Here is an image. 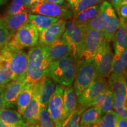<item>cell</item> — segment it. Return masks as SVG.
I'll return each mask as SVG.
<instances>
[{
	"label": "cell",
	"instance_id": "44dd1931",
	"mask_svg": "<svg viewBox=\"0 0 127 127\" xmlns=\"http://www.w3.org/2000/svg\"><path fill=\"white\" fill-rule=\"evenodd\" d=\"M35 87L36 84L26 83L18 95L16 101V105L18 112L22 115L34 95Z\"/></svg>",
	"mask_w": 127,
	"mask_h": 127
},
{
	"label": "cell",
	"instance_id": "7bdbcfd3",
	"mask_svg": "<svg viewBox=\"0 0 127 127\" xmlns=\"http://www.w3.org/2000/svg\"><path fill=\"white\" fill-rule=\"evenodd\" d=\"M4 86H0V109L3 108V94H4Z\"/></svg>",
	"mask_w": 127,
	"mask_h": 127
},
{
	"label": "cell",
	"instance_id": "4316f807",
	"mask_svg": "<svg viewBox=\"0 0 127 127\" xmlns=\"http://www.w3.org/2000/svg\"><path fill=\"white\" fill-rule=\"evenodd\" d=\"M127 75H109L107 80L108 89L114 95L123 94L127 95Z\"/></svg>",
	"mask_w": 127,
	"mask_h": 127
},
{
	"label": "cell",
	"instance_id": "83f0119b",
	"mask_svg": "<svg viewBox=\"0 0 127 127\" xmlns=\"http://www.w3.org/2000/svg\"><path fill=\"white\" fill-rule=\"evenodd\" d=\"M58 20L59 18L34 14L31 12L28 15V23L34 25L38 31L48 28Z\"/></svg>",
	"mask_w": 127,
	"mask_h": 127
},
{
	"label": "cell",
	"instance_id": "d590c367",
	"mask_svg": "<svg viewBox=\"0 0 127 127\" xmlns=\"http://www.w3.org/2000/svg\"><path fill=\"white\" fill-rule=\"evenodd\" d=\"M11 38L9 31L0 23V50L7 45Z\"/></svg>",
	"mask_w": 127,
	"mask_h": 127
},
{
	"label": "cell",
	"instance_id": "8992f818",
	"mask_svg": "<svg viewBox=\"0 0 127 127\" xmlns=\"http://www.w3.org/2000/svg\"><path fill=\"white\" fill-rule=\"evenodd\" d=\"M113 57L110 42L105 39L99 50L93 58L97 77L106 79L109 77L111 74Z\"/></svg>",
	"mask_w": 127,
	"mask_h": 127
},
{
	"label": "cell",
	"instance_id": "d6a6232c",
	"mask_svg": "<svg viewBox=\"0 0 127 127\" xmlns=\"http://www.w3.org/2000/svg\"><path fill=\"white\" fill-rule=\"evenodd\" d=\"M104 1L105 0H81L80 2L72 9V11L74 14L78 13L95 5H99V4Z\"/></svg>",
	"mask_w": 127,
	"mask_h": 127
},
{
	"label": "cell",
	"instance_id": "484cf974",
	"mask_svg": "<svg viewBox=\"0 0 127 127\" xmlns=\"http://www.w3.org/2000/svg\"><path fill=\"white\" fill-rule=\"evenodd\" d=\"M99 5H95L82 11L77 14H74L71 20L75 24L84 27L86 24L97 15L99 12Z\"/></svg>",
	"mask_w": 127,
	"mask_h": 127
},
{
	"label": "cell",
	"instance_id": "f6af8a7d",
	"mask_svg": "<svg viewBox=\"0 0 127 127\" xmlns=\"http://www.w3.org/2000/svg\"><path fill=\"white\" fill-rule=\"evenodd\" d=\"M0 127H21L12 126V125H7V124H6L4 123L3 122H2L1 120H0Z\"/></svg>",
	"mask_w": 127,
	"mask_h": 127
},
{
	"label": "cell",
	"instance_id": "836d02e7",
	"mask_svg": "<svg viewBox=\"0 0 127 127\" xmlns=\"http://www.w3.org/2000/svg\"><path fill=\"white\" fill-rule=\"evenodd\" d=\"M39 124L41 127H56L53 120L51 118L50 114L47 111V108H40L39 111Z\"/></svg>",
	"mask_w": 127,
	"mask_h": 127
},
{
	"label": "cell",
	"instance_id": "6da1fadb",
	"mask_svg": "<svg viewBox=\"0 0 127 127\" xmlns=\"http://www.w3.org/2000/svg\"><path fill=\"white\" fill-rule=\"evenodd\" d=\"M78 61L69 55L50 63L46 75L63 86L72 85L77 74Z\"/></svg>",
	"mask_w": 127,
	"mask_h": 127
},
{
	"label": "cell",
	"instance_id": "1f68e13d",
	"mask_svg": "<svg viewBox=\"0 0 127 127\" xmlns=\"http://www.w3.org/2000/svg\"><path fill=\"white\" fill-rule=\"evenodd\" d=\"M27 11H30V10L25 7L22 0H12L5 15H12Z\"/></svg>",
	"mask_w": 127,
	"mask_h": 127
},
{
	"label": "cell",
	"instance_id": "8fae6325",
	"mask_svg": "<svg viewBox=\"0 0 127 127\" xmlns=\"http://www.w3.org/2000/svg\"><path fill=\"white\" fill-rule=\"evenodd\" d=\"M8 47L10 48V69L12 81L24 80L28 65L27 54L23 50Z\"/></svg>",
	"mask_w": 127,
	"mask_h": 127
},
{
	"label": "cell",
	"instance_id": "cb8c5ba5",
	"mask_svg": "<svg viewBox=\"0 0 127 127\" xmlns=\"http://www.w3.org/2000/svg\"><path fill=\"white\" fill-rule=\"evenodd\" d=\"M101 111L95 106L84 109L81 115L79 127H88L95 124L102 117Z\"/></svg>",
	"mask_w": 127,
	"mask_h": 127
},
{
	"label": "cell",
	"instance_id": "ffe728a7",
	"mask_svg": "<svg viewBox=\"0 0 127 127\" xmlns=\"http://www.w3.org/2000/svg\"><path fill=\"white\" fill-rule=\"evenodd\" d=\"M119 19L120 25L114 39L115 54H120L127 48V24L123 19Z\"/></svg>",
	"mask_w": 127,
	"mask_h": 127
},
{
	"label": "cell",
	"instance_id": "2e32d148",
	"mask_svg": "<svg viewBox=\"0 0 127 127\" xmlns=\"http://www.w3.org/2000/svg\"><path fill=\"white\" fill-rule=\"evenodd\" d=\"M30 11L23 12L12 15H5L0 18V23L9 31L11 37L21 27L28 23Z\"/></svg>",
	"mask_w": 127,
	"mask_h": 127
},
{
	"label": "cell",
	"instance_id": "9c48e42d",
	"mask_svg": "<svg viewBox=\"0 0 127 127\" xmlns=\"http://www.w3.org/2000/svg\"><path fill=\"white\" fill-rule=\"evenodd\" d=\"M108 89L107 80L106 78L96 77L77 98L79 107L83 109L91 107L92 102L103 92Z\"/></svg>",
	"mask_w": 127,
	"mask_h": 127
},
{
	"label": "cell",
	"instance_id": "e0dca14e",
	"mask_svg": "<svg viewBox=\"0 0 127 127\" xmlns=\"http://www.w3.org/2000/svg\"><path fill=\"white\" fill-rule=\"evenodd\" d=\"M44 47L45 48L48 59L50 63L70 55L69 48L62 37L50 45Z\"/></svg>",
	"mask_w": 127,
	"mask_h": 127
},
{
	"label": "cell",
	"instance_id": "bcb514c9",
	"mask_svg": "<svg viewBox=\"0 0 127 127\" xmlns=\"http://www.w3.org/2000/svg\"><path fill=\"white\" fill-rule=\"evenodd\" d=\"M27 127H41V126L38 123H35V124H33L28 125V126H27Z\"/></svg>",
	"mask_w": 127,
	"mask_h": 127
},
{
	"label": "cell",
	"instance_id": "52a82bcc",
	"mask_svg": "<svg viewBox=\"0 0 127 127\" xmlns=\"http://www.w3.org/2000/svg\"><path fill=\"white\" fill-rule=\"evenodd\" d=\"M64 88L60 84L56 85L47 106L48 112L56 127H61L66 121L64 105Z\"/></svg>",
	"mask_w": 127,
	"mask_h": 127
},
{
	"label": "cell",
	"instance_id": "ba28073f",
	"mask_svg": "<svg viewBox=\"0 0 127 127\" xmlns=\"http://www.w3.org/2000/svg\"><path fill=\"white\" fill-rule=\"evenodd\" d=\"M104 30H87L81 60L93 59L105 40Z\"/></svg>",
	"mask_w": 127,
	"mask_h": 127
},
{
	"label": "cell",
	"instance_id": "ac0fdd59",
	"mask_svg": "<svg viewBox=\"0 0 127 127\" xmlns=\"http://www.w3.org/2000/svg\"><path fill=\"white\" fill-rule=\"evenodd\" d=\"M39 111H40V104H39V96L35 87L34 95L29 104L25 108L23 115V117L26 123L27 127L33 124L38 123Z\"/></svg>",
	"mask_w": 127,
	"mask_h": 127
},
{
	"label": "cell",
	"instance_id": "ab89813d",
	"mask_svg": "<svg viewBox=\"0 0 127 127\" xmlns=\"http://www.w3.org/2000/svg\"><path fill=\"white\" fill-rule=\"evenodd\" d=\"M127 119H124L119 117L116 127H127Z\"/></svg>",
	"mask_w": 127,
	"mask_h": 127
},
{
	"label": "cell",
	"instance_id": "7402d4cb",
	"mask_svg": "<svg viewBox=\"0 0 127 127\" xmlns=\"http://www.w3.org/2000/svg\"><path fill=\"white\" fill-rule=\"evenodd\" d=\"M77 97L74 87H65L64 88V105L65 117L66 121L77 108ZM66 122V121H65Z\"/></svg>",
	"mask_w": 127,
	"mask_h": 127
},
{
	"label": "cell",
	"instance_id": "4dcf8cb0",
	"mask_svg": "<svg viewBox=\"0 0 127 127\" xmlns=\"http://www.w3.org/2000/svg\"><path fill=\"white\" fill-rule=\"evenodd\" d=\"M119 116L114 110L108 112L102 116L99 121L92 125L93 127H116Z\"/></svg>",
	"mask_w": 127,
	"mask_h": 127
},
{
	"label": "cell",
	"instance_id": "b9f144b4",
	"mask_svg": "<svg viewBox=\"0 0 127 127\" xmlns=\"http://www.w3.org/2000/svg\"><path fill=\"white\" fill-rule=\"evenodd\" d=\"M109 1H110V4L112 5V8H114L116 10V9L118 8L119 6L120 5L122 0H109Z\"/></svg>",
	"mask_w": 127,
	"mask_h": 127
},
{
	"label": "cell",
	"instance_id": "30bf717a",
	"mask_svg": "<svg viewBox=\"0 0 127 127\" xmlns=\"http://www.w3.org/2000/svg\"><path fill=\"white\" fill-rule=\"evenodd\" d=\"M30 12L32 14L59 19H65L66 20L72 18L74 14L73 11L70 9L47 1L36 5L30 9Z\"/></svg>",
	"mask_w": 127,
	"mask_h": 127
},
{
	"label": "cell",
	"instance_id": "603a6c76",
	"mask_svg": "<svg viewBox=\"0 0 127 127\" xmlns=\"http://www.w3.org/2000/svg\"><path fill=\"white\" fill-rule=\"evenodd\" d=\"M0 120L9 125L27 127L26 123L21 114L14 109L5 108L0 109Z\"/></svg>",
	"mask_w": 127,
	"mask_h": 127
},
{
	"label": "cell",
	"instance_id": "f35d334b",
	"mask_svg": "<svg viewBox=\"0 0 127 127\" xmlns=\"http://www.w3.org/2000/svg\"><path fill=\"white\" fill-rule=\"evenodd\" d=\"M11 80L3 74L0 69V86H4L7 83L10 82Z\"/></svg>",
	"mask_w": 127,
	"mask_h": 127
},
{
	"label": "cell",
	"instance_id": "5bb4252c",
	"mask_svg": "<svg viewBox=\"0 0 127 127\" xmlns=\"http://www.w3.org/2000/svg\"><path fill=\"white\" fill-rule=\"evenodd\" d=\"M26 84L25 80L11 81L4 86L3 108H10L16 105L18 95Z\"/></svg>",
	"mask_w": 127,
	"mask_h": 127
},
{
	"label": "cell",
	"instance_id": "7dc6e473",
	"mask_svg": "<svg viewBox=\"0 0 127 127\" xmlns=\"http://www.w3.org/2000/svg\"><path fill=\"white\" fill-rule=\"evenodd\" d=\"M7 1V0H0V6L4 4V3L5 2Z\"/></svg>",
	"mask_w": 127,
	"mask_h": 127
},
{
	"label": "cell",
	"instance_id": "f546056e",
	"mask_svg": "<svg viewBox=\"0 0 127 127\" xmlns=\"http://www.w3.org/2000/svg\"><path fill=\"white\" fill-rule=\"evenodd\" d=\"M119 25H120V21L115 12L112 14L111 18L109 19L108 23L106 25L104 30L105 34V38L108 42H113L114 36L116 34L117 30H118Z\"/></svg>",
	"mask_w": 127,
	"mask_h": 127
},
{
	"label": "cell",
	"instance_id": "e575fe53",
	"mask_svg": "<svg viewBox=\"0 0 127 127\" xmlns=\"http://www.w3.org/2000/svg\"><path fill=\"white\" fill-rule=\"evenodd\" d=\"M84 110L80 107L77 108L61 127H78L81 115Z\"/></svg>",
	"mask_w": 127,
	"mask_h": 127
},
{
	"label": "cell",
	"instance_id": "d4e9b609",
	"mask_svg": "<svg viewBox=\"0 0 127 127\" xmlns=\"http://www.w3.org/2000/svg\"><path fill=\"white\" fill-rule=\"evenodd\" d=\"M127 50L120 54H115L112 60L110 75H127Z\"/></svg>",
	"mask_w": 127,
	"mask_h": 127
},
{
	"label": "cell",
	"instance_id": "5b68a950",
	"mask_svg": "<svg viewBox=\"0 0 127 127\" xmlns=\"http://www.w3.org/2000/svg\"><path fill=\"white\" fill-rule=\"evenodd\" d=\"M38 36V30L33 25L27 23L17 30L7 45L17 50L32 47L37 44Z\"/></svg>",
	"mask_w": 127,
	"mask_h": 127
},
{
	"label": "cell",
	"instance_id": "277c9868",
	"mask_svg": "<svg viewBox=\"0 0 127 127\" xmlns=\"http://www.w3.org/2000/svg\"><path fill=\"white\" fill-rule=\"evenodd\" d=\"M96 77L97 75L93 58L88 60H79L77 74L74 81V88L77 98Z\"/></svg>",
	"mask_w": 127,
	"mask_h": 127
},
{
	"label": "cell",
	"instance_id": "7c38bea8",
	"mask_svg": "<svg viewBox=\"0 0 127 127\" xmlns=\"http://www.w3.org/2000/svg\"><path fill=\"white\" fill-rule=\"evenodd\" d=\"M66 20L59 19L48 27L38 31V43L42 46L50 45L63 36L65 31Z\"/></svg>",
	"mask_w": 127,
	"mask_h": 127
},
{
	"label": "cell",
	"instance_id": "9a60e30c",
	"mask_svg": "<svg viewBox=\"0 0 127 127\" xmlns=\"http://www.w3.org/2000/svg\"><path fill=\"white\" fill-rule=\"evenodd\" d=\"M36 88L38 93L40 108H47L48 104L55 91L54 81L45 75L36 83Z\"/></svg>",
	"mask_w": 127,
	"mask_h": 127
},
{
	"label": "cell",
	"instance_id": "ee69618b",
	"mask_svg": "<svg viewBox=\"0 0 127 127\" xmlns=\"http://www.w3.org/2000/svg\"><path fill=\"white\" fill-rule=\"evenodd\" d=\"M45 1L48 2L54 3V4L60 5H63L64 2V0H45Z\"/></svg>",
	"mask_w": 127,
	"mask_h": 127
},
{
	"label": "cell",
	"instance_id": "60d3db41",
	"mask_svg": "<svg viewBox=\"0 0 127 127\" xmlns=\"http://www.w3.org/2000/svg\"><path fill=\"white\" fill-rule=\"evenodd\" d=\"M65 1L68 3L69 5L70 6L71 8V10L75 7L78 3L80 2L81 0H64V1Z\"/></svg>",
	"mask_w": 127,
	"mask_h": 127
},
{
	"label": "cell",
	"instance_id": "8d00e7d4",
	"mask_svg": "<svg viewBox=\"0 0 127 127\" xmlns=\"http://www.w3.org/2000/svg\"><path fill=\"white\" fill-rule=\"evenodd\" d=\"M120 19H123L125 21L127 20V4H120L116 9Z\"/></svg>",
	"mask_w": 127,
	"mask_h": 127
},
{
	"label": "cell",
	"instance_id": "3957f363",
	"mask_svg": "<svg viewBox=\"0 0 127 127\" xmlns=\"http://www.w3.org/2000/svg\"><path fill=\"white\" fill-rule=\"evenodd\" d=\"M85 31L83 27L75 24L71 20L66 21L65 31L62 38L69 48L70 55L77 61L81 58Z\"/></svg>",
	"mask_w": 127,
	"mask_h": 127
},
{
	"label": "cell",
	"instance_id": "74e56055",
	"mask_svg": "<svg viewBox=\"0 0 127 127\" xmlns=\"http://www.w3.org/2000/svg\"><path fill=\"white\" fill-rule=\"evenodd\" d=\"M24 4L25 5L27 8L29 9H31L32 8H33L36 5L41 4L45 2V0H22Z\"/></svg>",
	"mask_w": 127,
	"mask_h": 127
},
{
	"label": "cell",
	"instance_id": "4fadbf2b",
	"mask_svg": "<svg viewBox=\"0 0 127 127\" xmlns=\"http://www.w3.org/2000/svg\"><path fill=\"white\" fill-rule=\"evenodd\" d=\"M114 12L115 11L110 3L104 1L99 5V12L97 15L88 21L82 27L85 30H104L106 25Z\"/></svg>",
	"mask_w": 127,
	"mask_h": 127
},
{
	"label": "cell",
	"instance_id": "7a4b0ae2",
	"mask_svg": "<svg viewBox=\"0 0 127 127\" xmlns=\"http://www.w3.org/2000/svg\"><path fill=\"white\" fill-rule=\"evenodd\" d=\"M28 65L24 80L26 83L36 84L45 77L50 62L44 46L37 44L31 47L27 54Z\"/></svg>",
	"mask_w": 127,
	"mask_h": 127
},
{
	"label": "cell",
	"instance_id": "c3c4849f",
	"mask_svg": "<svg viewBox=\"0 0 127 127\" xmlns=\"http://www.w3.org/2000/svg\"><path fill=\"white\" fill-rule=\"evenodd\" d=\"M93 127V126H90V127Z\"/></svg>",
	"mask_w": 127,
	"mask_h": 127
},
{
	"label": "cell",
	"instance_id": "d6986e66",
	"mask_svg": "<svg viewBox=\"0 0 127 127\" xmlns=\"http://www.w3.org/2000/svg\"><path fill=\"white\" fill-rule=\"evenodd\" d=\"M114 94L109 89L98 95L92 102L91 106H95L101 111L102 115L114 110Z\"/></svg>",
	"mask_w": 127,
	"mask_h": 127
},
{
	"label": "cell",
	"instance_id": "f1b7e54d",
	"mask_svg": "<svg viewBox=\"0 0 127 127\" xmlns=\"http://www.w3.org/2000/svg\"><path fill=\"white\" fill-rule=\"evenodd\" d=\"M127 95L118 94L114 95V111L124 119H127Z\"/></svg>",
	"mask_w": 127,
	"mask_h": 127
}]
</instances>
